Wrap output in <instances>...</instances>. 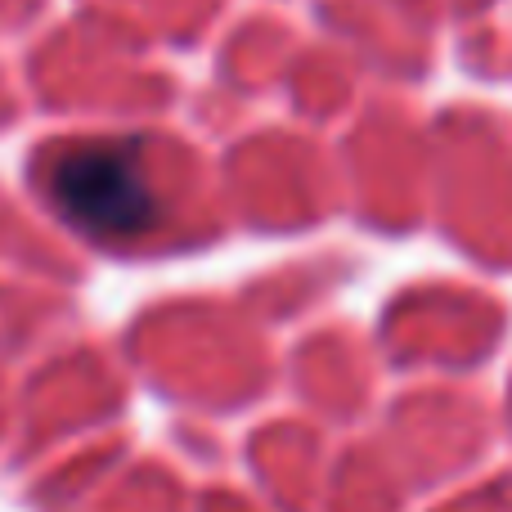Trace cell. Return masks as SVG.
Listing matches in <instances>:
<instances>
[{
  "instance_id": "1",
  "label": "cell",
  "mask_w": 512,
  "mask_h": 512,
  "mask_svg": "<svg viewBox=\"0 0 512 512\" xmlns=\"http://www.w3.org/2000/svg\"><path fill=\"white\" fill-rule=\"evenodd\" d=\"M50 194L68 221L90 234H144L158 198L135 149L126 144H77L50 167Z\"/></svg>"
}]
</instances>
